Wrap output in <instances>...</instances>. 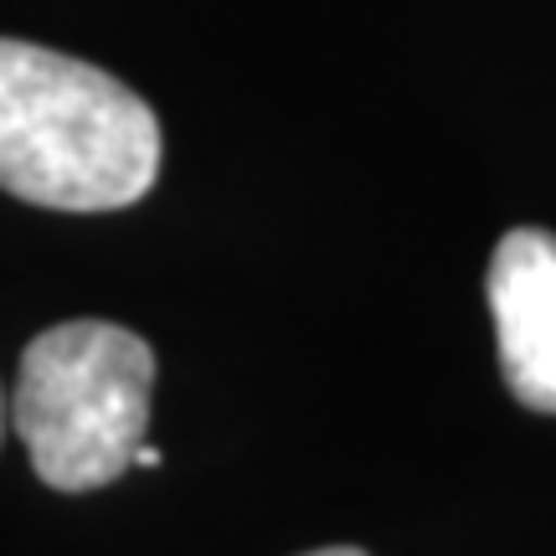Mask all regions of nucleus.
Masks as SVG:
<instances>
[{
    "label": "nucleus",
    "instance_id": "f257e3e1",
    "mask_svg": "<svg viewBox=\"0 0 556 556\" xmlns=\"http://www.w3.org/2000/svg\"><path fill=\"white\" fill-rule=\"evenodd\" d=\"M160 180V119L93 62L0 37V191L52 212H119Z\"/></svg>",
    "mask_w": 556,
    "mask_h": 556
},
{
    "label": "nucleus",
    "instance_id": "20e7f679",
    "mask_svg": "<svg viewBox=\"0 0 556 556\" xmlns=\"http://www.w3.org/2000/svg\"><path fill=\"white\" fill-rule=\"evenodd\" d=\"M135 464H139V469H160L165 458H160V448H150V443H139V448H135Z\"/></svg>",
    "mask_w": 556,
    "mask_h": 556
},
{
    "label": "nucleus",
    "instance_id": "7ed1b4c3",
    "mask_svg": "<svg viewBox=\"0 0 556 556\" xmlns=\"http://www.w3.org/2000/svg\"><path fill=\"white\" fill-rule=\"evenodd\" d=\"M484 299L495 315L500 371L520 407L556 413V238L541 227L505 232Z\"/></svg>",
    "mask_w": 556,
    "mask_h": 556
},
{
    "label": "nucleus",
    "instance_id": "39448f33",
    "mask_svg": "<svg viewBox=\"0 0 556 556\" xmlns=\"http://www.w3.org/2000/svg\"><path fill=\"white\" fill-rule=\"evenodd\" d=\"M304 556H366L356 546H319V552H304Z\"/></svg>",
    "mask_w": 556,
    "mask_h": 556
},
{
    "label": "nucleus",
    "instance_id": "423d86ee",
    "mask_svg": "<svg viewBox=\"0 0 556 556\" xmlns=\"http://www.w3.org/2000/svg\"><path fill=\"white\" fill-rule=\"evenodd\" d=\"M0 438H5V397H0Z\"/></svg>",
    "mask_w": 556,
    "mask_h": 556
},
{
    "label": "nucleus",
    "instance_id": "f03ea898",
    "mask_svg": "<svg viewBox=\"0 0 556 556\" xmlns=\"http://www.w3.org/2000/svg\"><path fill=\"white\" fill-rule=\"evenodd\" d=\"M155 351L124 325L67 319L21 351L11 422L47 490L88 495L135 469L150 433Z\"/></svg>",
    "mask_w": 556,
    "mask_h": 556
}]
</instances>
